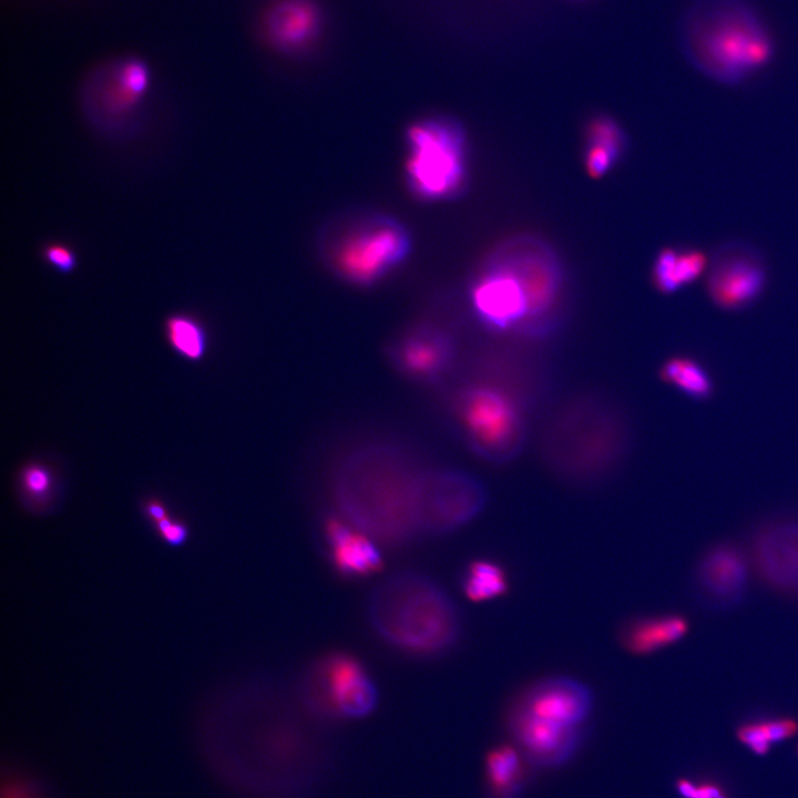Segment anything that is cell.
<instances>
[{
	"label": "cell",
	"instance_id": "1",
	"mask_svg": "<svg viewBox=\"0 0 798 798\" xmlns=\"http://www.w3.org/2000/svg\"><path fill=\"white\" fill-rule=\"evenodd\" d=\"M565 282L553 250L532 237L500 245L470 286V304L481 326L497 335L536 340L561 325Z\"/></svg>",
	"mask_w": 798,
	"mask_h": 798
},
{
	"label": "cell",
	"instance_id": "2",
	"mask_svg": "<svg viewBox=\"0 0 798 798\" xmlns=\"http://www.w3.org/2000/svg\"><path fill=\"white\" fill-rule=\"evenodd\" d=\"M519 358L489 352L480 374L462 387L454 403L459 426L472 451L505 462L523 449L529 419L544 382Z\"/></svg>",
	"mask_w": 798,
	"mask_h": 798
},
{
	"label": "cell",
	"instance_id": "3",
	"mask_svg": "<svg viewBox=\"0 0 798 798\" xmlns=\"http://www.w3.org/2000/svg\"><path fill=\"white\" fill-rule=\"evenodd\" d=\"M422 470L391 449L360 450L334 479L336 503L359 531L378 542L399 544L418 533L416 503Z\"/></svg>",
	"mask_w": 798,
	"mask_h": 798
},
{
	"label": "cell",
	"instance_id": "4",
	"mask_svg": "<svg viewBox=\"0 0 798 798\" xmlns=\"http://www.w3.org/2000/svg\"><path fill=\"white\" fill-rule=\"evenodd\" d=\"M630 423L608 398L582 393L561 403L544 424L540 451L556 475L591 484L612 475L630 448Z\"/></svg>",
	"mask_w": 798,
	"mask_h": 798
},
{
	"label": "cell",
	"instance_id": "5",
	"mask_svg": "<svg viewBox=\"0 0 798 798\" xmlns=\"http://www.w3.org/2000/svg\"><path fill=\"white\" fill-rule=\"evenodd\" d=\"M681 42L687 61L704 76L738 85L774 60V38L745 0H696L684 16Z\"/></svg>",
	"mask_w": 798,
	"mask_h": 798
},
{
	"label": "cell",
	"instance_id": "6",
	"mask_svg": "<svg viewBox=\"0 0 798 798\" xmlns=\"http://www.w3.org/2000/svg\"><path fill=\"white\" fill-rule=\"evenodd\" d=\"M367 617L385 643L418 656L446 653L462 630L451 596L433 579L412 570L396 572L372 590Z\"/></svg>",
	"mask_w": 798,
	"mask_h": 798
},
{
	"label": "cell",
	"instance_id": "7",
	"mask_svg": "<svg viewBox=\"0 0 798 798\" xmlns=\"http://www.w3.org/2000/svg\"><path fill=\"white\" fill-rule=\"evenodd\" d=\"M406 173L420 198L439 201L461 193L468 178L467 141L461 126L449 119H427L407 133Z\"/></svg>",
	"mask_w": 798,
	"mask_h": 798
},
{
	"label": "cell",
	"instance_id": "8",
	"mask_svg": "<svg viewBox=\"0 0 798 798\" xmlns=\"http://www.w3.org/2000/svg\"><path fill=\"white\" fill-rule=\"evenodd\" d=\"M487 497L482 482L470 473L423 469L417 492V532L442 535L461 529L482 512Z\"/></svg>",
	"mask_w": 798,
	"mask_h": 798
},
{
	"label": "cell",
	"instance_id": "9",
	"mask_svg": "<svg viewBox=\"0 0 798 798\" xmlns=\"http://www.w3.org/2000/svg\"><path fill=\"white\" fill-rule=\"evenodd\" d=\"M406 229L387 217H371L355 225L332 248L338 274L356 284H371L408 254Z\"/></svg>",
	"mask_w": 798,
	"mask_h": 798
},
{
	"label": "cell",
	"instance_id": "10",
	"mask_svg": "<svg viewBox=\"0 0 798 798\" xmlns=\"http://www.w3.org/2000/svg\"><path fill=\"white\" fill-rule=\"evenodd\" d=\"M310 707L330 717L361 718L372 712L377 688L365 666L354 656L335 653L320 659L306 682Z\"/></svg>",
	"mask_w": 798,
	"mask_h": 798
},
{
	"label": "cell",
	"instance_id": "11",
	"mask_svg": "<svg viewBox=\"0 0 798 798\" xmlns=\"http://www.w3.org/2000/svg\"><path fill=\"white\" fill-rule=\"evenodd\" d=\"M704 276L706 293L714 305L724 310H740L763 295L768 265L750 243L729 241L709 253Z\"/></svg>",
	"mask_w": 798,
	"mask_h": 798
},
{
	"label": "cell",
	"instance_id": "12",
	"mask_svg": "<svg viewBox=\"0 0 798 798\" xmlns=\"http://www.w3.org/2000/svg\"><path fill=\"white\" fill-rule=\"evenodd\" d=\"M507 726L513 745L525 760L544 768L559 767L569 761L583 738V726H563L536 718L515 705L507 715Z\"/></svg>",
	"mask_w": 798,
	"mask_h": 798
},
{
	"label": "cell",
	"instance_id": "13",
	"mask_svg": "<svg viewBox=\"0 0 798 798\" xmlns=\"http://www.w3.org/2000/svg\"><path fill=\"white\" fill-rule=\"evenodd\" d=\"M514 705L536 718L582 727L592 712L593 695L575 678L551 676L529 686Z\"/></svg>",
	"mask_w": 798,
	"mask_h": 798
},
{
	"label": "cell",
	"instance_id": "14",
	"mask_svg": "<svg viewBox=\"0 0 798 798\" xmlns=\"http://www.w3.org/2000/svg\"><path fill=\"white\" fill-rule=\"evenodd\" d=\"M399 368L417 378H434L453 362L456 344L443 328L420 326L403 336L395 349Z\"/></svg>",
	"mask_w": 798,
	"mask_h": 798
},
{
	"label": "cell",
	"instance_id": "15",
	"mask_svg": "<svg viewBox=\"0 0 798 798\" xmlns=\"http://www.w3.org/2000/svg\"><path fill=\"white\" fill-rule=\"evenodd\" d=\"M330 561L347 577H366L382 567L381 554L369 535L338 518L330 516L324 526Z\"/></svg>",
	"mask_w": 798,
	"mask_h": 798
},
{
	"label": "cell",
	"instance_id": "16",
	"mask_svg": "<svg viewBox=\"0 0 798 798\" xmlns=\"http://www.w3.org/2000/svg\"><path fill=\"white\" fill-rule=\"evenodd\" d=\"M756 561L764 577L787 590H798V525L779 524L757 539Z\"/></svg>",
	"mask_w": 798,
	"mask_h": 798
},
{
	"label": "cell",
	"instance_id": "17",
	"mask_svg": "<svg viewBox=\"0 0 798 798\" xmlns=\"http://www.w3.org/2000/svg\"><path fill=\"white\" fill-rule=\"evenodd\" d=\"M709 254L694 246H667L655 256L651 283L663 294L671 295L705 275Z\"/></svg>",
	"mask_w": 798,
	"mask_h": 798
},
{
	"label": "cell",
	"instance_id": "18",
	"mask_svg": "<svg viewBox=\"0 0 798 798\" xmlns=\"http://www.w3.org/2000/svg\"><path fill=\"white\" fill-rule=\"evenodd\" d=\"M688 628L687 620L677 614L637 616L621 626L618 638L628 653L642 656L676 643Z\"/></svg>",
	"mask_w": 798,
	"mask_h": 798
},
{
	"label": "cell",
	"instance_id": "19",
	"mask_svg": "<svg viewBox=\"0 0 798 798\" xmlns=\"http://www.w3.org/2000/svg\"><path fill=\"white\" fill-rule=\"evenodd\" d=\"M626 137L621 125L608 115L592 117L584 132L583 163L594 180L604 177L621 160Z\"/></svg>",
	"mask_w": 798,
	"mask_h": 798
},
{
	"label": "cell",
	"instance_id": "20",
	"mask_svg": "<svg viewBox=\"0 0 798 798\" xmlns=\"http://www.w3.org/2000/svg\"><path fill=\"white\" fill-rule=\"evenodd\" d=\"M526 764L514 745H499L490 749L484 759L488 798H519L526 782Z\"/></svg>",
	"mask_w": 798,
	"mask_h": 798
},
{
	"label": "cell",
	"instance_id": "21",
	"mask_svg": "<svg viewBox=\"0 0 798 798\" xmlns=\"http://www.w3.org/2000/svg\"><path fill=\"white\" fill-rule=\"evenodd\" d=\"M700 575L710 593L725 597L734 595L745 580L744 560L735 550L719 548L705 557Z\"/></svg>",
	"mask_w": 798,
	"mask_h": 798
},
{
	"label": "cell",
	"instance_id": "22",
	"mask_svg": "<svg viewBox=\"0 0 798 798\" xmlns=\"http://www.w3.org/2000/svg\"><path fill=\"white\" fill-rule=\"evenodd\" d=\"M316 20V13L309 3L288 0L273 10L268 25L277 42L284 45H297L313 34Z\"/></svg>",
	"mask_w": 798,
	"mask_h": 798
},
{
	"label": "cell",
	"instance_id": "23",
	"mask_svg": "<svg viewBox=\"0 0 798 798\" xmlns=\"http://www.w3.org/2000/svg\"><path fill=\"white\" fill-rule=\"evenodd\" d=\"M659 377L664 382L693 399H708L714 391L708 371L689 356L676 355L667 358L659 368Z\"/></svg>",
	"mask_w": 798,
	"mask_h": 798
},
{
	"label": "cell",
	"instance_id": "24",
	"mask_svg": "<svg viewBox=\"0 0 798 798\" xmlns=\"http://www.w3.org/2000/svg\"><path fill=\"white\" fill-rule=\"evenodd\" d=\"M149 85L147 69L137 61L125 63L104 92L108 113L123 115L141 101Z\"/></svg>",
	"mask_w": 798,
	"mask_h": 798
},
{
	"label": "cell",
	"instance_id": "25",
	"mask_svg": "<svg viewBox=\"0 0 798 798\" xmlns=\"http://www.w3.org/2000/svg\"><path fill=\"white\" fill-rule=\"evenodd\" d=\"M508 586L505 569L490 559L472 560L462 572L461 587L472 602L495 600L507 593Z\"/></svg>",
	"mask_w": 798,
	"mask_h": 798
},
{
	"label": "cell",
	"instance_id": "26",
	"mask_svg": "<svg viewBox=\"0 0 798 798\" xmlns=\"http://www.w3.org/2000/svg\"><path fill=\"white\" fill-rule=\"evenodd\" d=\"M165 331L171 347L191 361L201 360L207 346V337L203 326L187 315H174L166 319Z\"/></svg>",
	"mask_w": 798,
	"mask_h": 798
},
{
	"label": "cell",
	"instance_id": "27",
	"mask_svg": "<svg viewBox=\"0 0 798 798\" xmlns=\"http://www.w3.org/2000/svg\"><path fill=\"white\" fill-rule=\"evenodd\" d=\"M798 733V722L792 718H777L751 723L737 729V739L757 755H766L770 745L794 737Z\"/></svg>",
	"mask_w": 798,
	"mask_h": 798
},
{
	"label": "cell",
	"instance_id": "28",
	"mask_svg": "<svg viewBox=\"0 0 798 798\" xmlns=\"http://www.w3.org/2000/svg\"><path fill=\"white\" fill-rule=\"evenodd\" d=\"M22 483L29 494L43 497L51 489L52 477L43 466L31 464L22 472Z\"/></svg>",
	"mask_w": 798,
	"mask_h": 798
},
{
	"label": "cell",
	"instance_id": "29",
	"mask_svg": "<svg viewBox=\"0 0 798 798\" xmlns=\"http://www.w3.org/2000/svg\"><path fill=\"white\" fill-rule=\"evenodd\" d=\"M44 259L58 272L68 274L76 267L74 250L62 243H51L43 248Z\"/></svg>",
	"mask_w": 798,
	"mask_h": 798
},
{
	"label": "cell",
	"instance_id": "30",
	"mask_svg": "<svg viewBox=\"0 0 798 798\" xmlns=\"http://www.w3.org/2000/svg\"><path fill=\"white\" fill-rule=\"evenodd\" d=\"M676 788L684 798H717L723 794L714 784L695 785L688 779H679Z\"/></svg>",
	"mask_w": 798,
	"mask_h": 798
},
{
	"label": "cell",
	"instance_id": "31",
	"mask_svg": "<svg viewBox=\"0 0 798 798\" xmlns=\"http://www.w3.org/2000/svg\"><path fill=\"white\" fill-rule=\"evenodd\" d=\"M155 524L162 538L173 545L181 544L187 536L186 526L167 516Z\"/></svg>",
	"mask_w": 798,
	"mask_h": 798
},
{
	"label": "cell",
	"instance_id": "32",
	"mask_svg": "<svg viewBox=\"0 0 798 798\" xmlns=\"http://www.w3.org/2000/svg\"><path fill=\"white\" fill-rule=\"evenodd\" d=\"M145 511L155 523L167 516L164 505L158 501H150L146 504Z\"/></svg>",
	"mask_w": 798,
	"mask_h": 798
},
{
	"label": "cell",
	"instance_id": "33",
	"mask_svg": "<svg viewBox=\"0 0 798 798\" xmlns=\"http://www.w3.org/2000/svg\"><path fill=\"white\" fill-rule=\"evenodd\" d=\"M717 798H725V797H724L723 794H722V795H720L719 797H717Z\"/></svg>",
	"mask_w": 798,
	"mask_h": 798
}]
</instances>
